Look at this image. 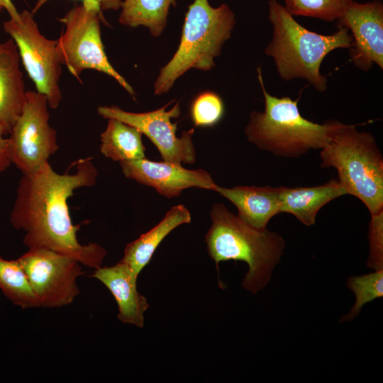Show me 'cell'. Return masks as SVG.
Returning <instances> with one entry per match:
<instances>
[{
    "mask_svg": "<svg viewBox=\"0 0 383 383\" xmlns=\"http://www.w3.org/2000/svg\"><path fill=\"white\" fill-rule=\"evenodd\" d=\"M75 165L74 173L59 174L48 162L34 173L23 174L10 221L14 228L26 232L23 242L28 249L52 250L97 269L106 250L95 243H79V226L72 222L67 199L74 190L94 186L98 172L89 157L79 160Z\"/></svg>",
    "mask_w": 383,
    "mask_h": 383,
    "instance_id": "cell-1",
    "label": "cell"
},
{
    "mask_svg": "<svg viewBox=\"0 0 383 383\" xmlns=\"http://www.w3.org/2000/svg\"><path fill=\"white\" fill-rule=\"evenodd\" d=\"M268 19L272 35L265 54L273 59L280 78L286 82L303 79L317 91H325L328 79L321 72L322 62L333 50L350 48L349 30L337 26L338 30L331 35L311 31L277 0L268 1Z\"/></svg>",
    "mask_w": 383,
    "mask_h": 383,
    "instance_id": "cell-2",
    "label": "cell"
},
{
    "mask_svg": "<svg viewBox=\"0 0 383 383\" xmlns=\"http://www.w3.org/2000/svg\"><path fill=\"white\" fill-rule=\"evenodd\" d=\"M211 226L205 243L210 257L218 263L236 260L247 263L248 271L242 285L255 294L270 282L274 267L279 262L285 248L284 238L267 228H255L223 204L212 206Z\"/></svg>",
    "mask_w": 383,
    "mask_h": 383,
    "instance_id": "cell-3",
    "label": "cell"
},
{
    "mask_svg": "<svg viewBox=\"0 0 383 383\" xmlns=\"http://www.w3.org/2000/svg\"><path fill=\"white\" fill-rule=\"evenodd\" d=\"M257 78L264 96L265 109L250 115L245 134L262 150L282 157H299L312 149L323 148L340 121L314 123L304 118L299 99L277 97L266 89L260 67Z\"/></svg>",
    "mask_w": 383,
    "mask_h": 383,
    "instance_id": "cell-4",
    "label": "cell"
},
{
    "mask_svg": "<svg viewBox=\"0 0 383 383\" xmlns=\"http://www.w3.org/2000/svg\"><path fill=\"white\" fill-rule=\"evenodd\" d=\"M320 157L321 167H335L347 194L358 198L370 215L383 211V157L372 133L339 122Z\"/></svg>",
    "mask_w": 383,
    "mask_h": 383,
    "instance_id": "cell-5",
    "label": "cell"
},
{
    "mask_svg": "<svg viewBox=\"0 0 383 383\" xmlns=\"http://www.w3.org/2000/svg\"><path fill=\"white\" fill-rule=\"evenodd\" d=\"M235 23L228 4L214 8L209 0H194L185 15L179 47L155 82V94L167 93L189 69L211 70L223 45L231 38Z\"/></svg>",
    "mask_w": 383,
    "mask_h": 383,
    "instance_id": "cell-6",
    "label": "cell"
},
{
    "mask_svg": "<svg viewBox=\"0 0 383 383\" xmlns=\"http://www.w3.org/2000/svg\"><path fill=\"white\" fill-rule=\"evenodd\" d=\"M60 21L65 25L64 33L57 40L61 64L77 79L87 69L106 74L135 99L133 88L113 67L105 52L100 25L104 18L100 8L89 2H82L70 9Z\"/></svg>",
    "mask_w": 383,
    "mask_h": 383,
    "instance_id": "cell-7",
    "label": "cell"
},
{
    "mask_svg": "<svg viewBox=\"0 0 383 383\" xmlns=\"http://www.w3.org/2000/svg\"><path fill=\"white\" fill-rule=\"evenodd\" d=\"M3 28L15 43L37 91L46 96L50 108H57L62 100L59 84L62 64L57 40L48 39L40 32L33 13L28 10L20 13L18 20L10 18L4 22Z\"/></svg>",
    "mask_w": 383,
    "mask_h": 383,
    "instance_id": "cell-8",
    "label": "cell"
},
{
    "mask_svg": "<svg viewBox=\"0 0 383 383\" xmlns=\"http://www.w3.org/2000/svg\"><path fill=\"white\" fill-rule=\"evenodd\" d=\"M48 107L44 94L28 91L22 112L9 133L12 163L23 174L39 170L59 148L56 131L49 123Z\"/></svg>",
    "mask_w": 383,
    "mask_h": 383,
    "instance_id": "cell-9",
    "label": "cell"
},
{
    "mask_svg": "<svg viewBox=\"0 0 383 383\" xmlns=\"http://www.w3.org/2000/svg\"><path fill=\"white\" fill-rule=\"evenodd\" d=\"M18 260L40 307L67 306L79 294L77 279L84 272L77 260L46 248H30Z\"/></svg>",
    "mask_w": 383,
    "mask_h": 383,
    "instance_id": "cell-10",
    "label": "cell"
},
{
    "mask_svg": "<svg viewBox=\"0 0 383 383\" xmlns=\"http://www.w3.org/2000/svg\"><path fill=\"white\" fill-rule=\"evenodd\" d=\"M152 111L133 113L116 106H99L97 112L104 118H115L137 128L156 146L164 161L182 165L193 164L196 161V150L192 140L194 129L183 131L177 136V123L171 118L181 113L179 103L166 111L169 104Z\"/></svg>",
    "mask_w": 383,
    "mask_h": 383,
    "instance_id": "cell-11",
    "label": "cell"
},
{
    "mask_svg": "<svg viewBox=\"0 0 383 383\" xmlns=\"http://www.w3.org/2000/svg\"><path fill=\"white\" fill-rule=\"evenodd\" d=\"M337 26L346 28L352 37L350 60L362 71L376 65L383 70V4L381 0L365 3L353 1Z\"/></svg>",
    "mask_w": 383,
    "mask_h": 383,
    "instance_id": "cell-12",
    "label": "cell"
},
{
    "mask_svg": "<svg viewBox=\"0 0 383 383\" xmlns=\"http://www.w3.org/2000/svg\"><path fill=\"white\" fill-rule=\"evenodd\" d=\"M119 163L126 177L151 187L168 199L179 196L188 188L213 191L216 185L211 174L203 169L188 170L182 165L155 162L146 157Z\"/></svg>",
    "mask_w": 383,
    "mask_h": 383,
    "instance_id": "cell-13",
    "label": "cell"
},
{
    "mask_svg": "<svg viewBox=\"0 0 383 383\" xmlns=\"http://www.w3.org/2000/svg\"><path fill=\"white\" fill-rule=\"evenodd\" d=\"M110 291L118 306V318L138 328L144 325V313L149 308L145 297L137 289L138 276L120 260L114 265L100 267L91 274Z\"/></svg>",
    "mask_w": 383,
    "mask_h": 383,
    "instance_id": "cell-14",
    "label": "cell"
},
{
    "mask_svg": "<svg viewBox=\"0 0 383 383\" xmlns=\"http://www.w3.org/2000/svg\"><path fill=\"white\" fill-rule=\"evenodd\" d=\"M20 60L11 38L0 43V125L7 134L21 115L26 100Z\"/></svg>",
    "mask_w": 383,
    "mask_h": 383,
    "instance_id": "cell-15",
    "label": "cell"
},
{
    "mask_svg": "<svg viewBox=\"0 0 383 383\" xmlns=\"http://www.w3.org/2000/svg\"><path fill=\"white\" fill-rule=\"evenodd\" d=\"M214 192L230 201L238 216L257 229L267 228L270 219L280 213L279 187L235 186L226 188L218 184Z\"/></svg>",
    "mask_w": 383,
    "mask_h": 383,
    "instance_id": "cell-16",
    "label": "cell"
},
{
    "mask_svg": "<svg viewBox=\"0 0 383 383\" xmlns=\"http://www.w3.org/2000/svg\"><path fill=\"white\" fill-rule=\"evenodd\" d=\"M280 212L289 213L305 226H313L318 211L330 201L347 194L338 179L314 187H279Z\"/></svg>",
    "mask_w": 383,
    "mask_h": 383,
    "instance_id": "cell-17",
    "label": "cell"
},
{
    "mask_svg": "<svg viewBox=\"0 0 383 383\" xmlns=\"http://www.w3.org/2000/svg\"><path fill=\"white\" fill-rule=\"evenodd\" d=\"M191 221V213L183 204L172 207L158 224L126 245L121 260L138 277L165 238L177 227Z\"/></svg>",
    "mask_w": 383,
    "mask_h": 383,
    "instance_id": "cell-18",
    "label": "cell"
},
{
    "mask_svg": "<svg viewBox=\"0 0 383 383\" xmlns=\"http://www.w3.org/2000/svg\"><path fill=\"white\" fill-rule=\"evenodd\" d=\"M142 133L135 127L115 118H109L101 134L100 151L114 161L128 162L145 157Z\"/></svg>",
    "mask_w": 383,
    "mask_h": 383,
    "instance_id": "cell-19",
    "label": "cell"
},
{
    "mask_svg": "<svg viewBox=\"0 0 383 383\" xmlns=\"http://www.w3.org/2000/svg\"><path fill=\"white\" fill-rule=\"evenodd\" d=\"M175 4V0H123L118 21L132 28L147 27L153 37H158L166 26L170 6Z\"/></svg>",
    "mask_w": 383,
    "mask_h": 383,
    "instance_id": "cell-20",
    "label": "cell"
},
{
    "mask_svg": "<svg viewBox=\"0 0 383 383\" xmlns=\"http://www.w3.org/2000/svg\"><path fill=\"white\" fill-rule=\"evenodd\" d=\"M0 289L12 304L23 309L40 307L18 259L9 260L0 256Z\"/></svg>",
    "mask_w": 383,
    "mask_h": 383,
    "instance_id": "cell-21",
    "label": "cell"
},
{
    "mask_svg": "<svg viewBox=\"0 0 383 383\" xmlns=\"http://www.w3.org/2000/svg\"><path fill=\"white\" fill-rule=\"evenodd\" d=\"M354 0H284L293 16H306L332 22L338 20Z\"/></svg>",
    "mask_w": 383,
    "mask_h": 383,
    "instance_id": "cell-22",
    "label": "cell"
},
{
    "mask_svg": "<svg viewBox=\"0 0 383 383\" xmlns=\"http://www.w3.org/2000/svg\"><path fill=\"white\" fill-rule=\"evenodd\" d=\"M348 287L353 292L356 299L353 307L348 313L342 317L340 322L353 321L365 304L383 296V269L350 277Z\"/></svg>",
    "mask_w": 383,
    "mask_h": 383,
    "instance_id": "cell-23",
    "label": "cell"
},
{
    "mask_svg": "<svg viewBox=\"0 0 383 383\" xmlns=\"http://www.w3.org/2000/svg\"><path fill=\"white\" fill-rule=\"evenodd\" d=\"M224 111L221 98L214 92L205 91L192 101L190 115L195 126L209 127L215 126L221 120Z\"/></svg>",
    "mask_w": 383,
    "mask_h": 383,
    "instance_id": "cell-24",
    "label": "cell"
},
{
    "mask_svg": "<svg viewBox=\"0 0 383 383\" xmlns=\"http://www.w3.org/2000/svg\"><path fill=\"white\" fill-rule=\"evenodd\" d=\"M368 226V267L374 270L383 269V211L370 215Z\"/></svg>",
    "mask_w": 383,
    "mask_h": 383,
    "instance_id": "cell-25",
    "label": "cell"
},
{
    "mask_svg": "<svg viewBox=\"0 0 383 383\" xmlns=\"http://www.w3.org/2000/svg\"><path fill=\"white\" fill-rule=\"evenodd\" d=\"M6 134L4 128L0 125V173L12 163L9 139L5 137Z\"/></svg>",
    "mask_w": 383,
    "mask_h": 383,
    "instance_id": "cell-26",
    "label": "cell"
},
{
    "mask_svg": "<svg viewBox=\"0 0 383 383\" xmlns=\"http://www.w3.org/2000/svg\"><path fill=\"white\" fill-rule=\"evenodd\" d=\"M49 0H37L32 13H35L43 4ZM82 2H89L96 5L103 11L118 10L121 9L123 0H82Z\"/></svg>",
    "mask_w": 383,
    "mask_h": 383,
    "instance_id": "cell-27",
    "label": "cell"
},
{
    "mask_svg": "<svg viewBox=\"0 0 383 383\" xmlns=\"http://www.w3.org/2000/svg\"><path fill=\"white\" fill-rule=\"evenodd\" d=\"M0 6L6 10L10 16V18L13 20H18L20 13L18 12L11 0H0Z\"/></svg>",
    "mask_w": 383,
    "mask_h": 383,
    "instance_id": "cell-28",
    "label": "cell"
},
{
    "mask_svg": "<svg viewBox=\"0 0 383 383\" xmlns=\"http://www.w3.org/2000/svg\"><path fill=\"white\" fill-rule=\"evenodd\" d=\"M2 8L0 6V11H1Z\"/></svg>",
    "mask_w": 383,
    "mask_h": 383,
    "instance_id": "cell-29",
    "label": "cell"
}]
</instances>
